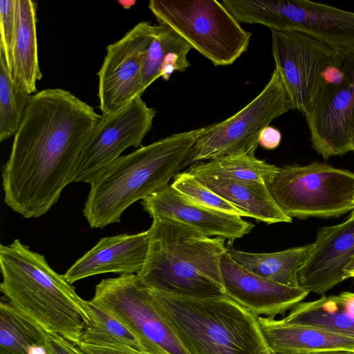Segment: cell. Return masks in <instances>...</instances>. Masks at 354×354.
<instances>
[{
    "label": "cell",
    "mask_w": 354,
    "mask_h": 354,
    "mask_svg": "<svg viewBox=\"0 0 354 354\" xmlns=\"http://www.w3.org/2000/svg\"><path fill=\"white\" fill-rule=\"evenodd\" d=\"M101 115L62 88L31 95L2 167L5 203L26 218L46 214L73 182Z\"/></svg>",
    "instance_id": "1"
},
{
    "label": "cell",
    "mask_w": 354,
    "mask_h": 354,
    "mask_svg": "<svg viewBox=\"0 0 354 354\" xmlns=\"http://www.w3.org/2000/svg\"><path fill=\"white\" fill-rule=\"evenodd\" d=\"M0 288L7 300L45 331L78 345L91 322L89 301L81 298L45 257L15 239L0 245Z\"/></svg>",
    "instance_id": "2"
},
{
    "label": "cell",
    "mask_w": 354,
    "mask_h": 354,
    "mask_svg": "<svg viewBox=\"0 0 354 354\" xmlns=\"http://www.w3.org/2000/svg\"><path fill=\"white\" fill-rule=\"evenodd\" d=\"M204 127L172 134L121 156L91 183L83 214L91 228L120 222L131 204L160 190L189 160Z\"/></svg>",
    "instance_id": "3"
},
{
    "label": "cell",
    "mask_w": 354,
    "mask_h": 354,
    "mask_svg": "<svg viewBox=\"0 0 354 354\" xmlns=\"http://www.w3.org/2000/svg\"><path fill=\"white\" fill-rule=\"evenodd\" d=\"M147 258L137 276L151 290L208 298L224 296L221 260L225 239L181 222L153 218Z\"/></svg>",
    "instance_id": "4"
},
{
    "label": "cell",
    "mask_w": 354,
    "mask_h": 354,
    "mask_svg": "<svg viewBox=\"0 0 354 354\" xmlns=\"http://www.w3.org/2000/svg\"><path fill=\"white\" fill-rule=\"evenodd\" d=\"M151 291L190 354H272L257 316L226 295Z\"/></svg>",
    "instance_id": "5"
},
{
    "label": "cell",
    "mask_w": 354,
    "mask_h": 354,
    "mask_svg": "<svg viewBox=\"0 0 354 354\" xmlns=\"http://www.w3.org/2000/svg\"><path fill=\"white\" fill-rule=\"evenodd\" d=\"M149 8L215 66L232 64L248 48L252 34L218 1L151 0Z\"/></svg>",
    "instance_id": "6"
},
{
    "label": "cell",
    "mask_w": 354,
    "mask_h": 354,
    "mask_svg": "<svg viewBox=\"0 0 354 354\" xmlns=\"http://www.w3.org/2000/svg\"><path fill=\"white\" fill-rule=\"evenodd\" d=\"M268 187L292 218L335 217L354 209V173L326 163L281 167Z\"/></svg>",
    "instance_id": "7"
},
{
    "label": "cell",
    "mask_w": 354,
    "mask_h": 354,
    "mask_svg": "<svg viewBox=\"0 0 354 354\" xmlns=\"http://www.w3.org/2000/svg\"><path fill=\"white\" fill-rule=\"evenodd\" d=\"M239 23L305 33L332 47H354V12L307 0H223Z\"/></svg>",
    "instance_id": "8"
},
{
    "label": "cell",
    "mask_w": 354,
    "mask_h": 354,
    "mask_svg": "<svg viewBox=\"0 0 354 354\" xmlns=\"http://www.w3.org/2000/svg\"><path fill=\"white\" fill-rule=\"evenodd\" d=\"M290 109L292 101L276 68L263 89L249 104L225 120L204 127L189 163L227 156H254L262 131Z\"/></svg>",
    "instance_id": "9"
},
{
    "label": "cell",
    "mask_w": 354,
    "mask_h": 354,
    "mask_svg": "<svg viewBox=\"0 0 354 354\" xmlns=\"http://www.w3.org/2000/svg\"><path fill=\"white\" fill-rule=\"evenodd\" d=\"M118 320L151 354H190L136 274L103 279L90 301Z\"/></svg>",
    "instance_id": "10"
},
{
    "label": "cell",
    "mask_w": 354,
    "mask_h": 354,
    "mask_svg": "<svg viewBox=\"0 0 354 354\" xmlns=\"http://www.w3.org/2000/svg\"><path fill=\"white\" fill-rule=\"evenodd\" d=\"M156 113L140 96L113 113L102 115L80 156L72 183L91 185L125 149L142 147Z\"/></svg>",
    "instance_id": "11"
},
{
    "label": "cell",
    "mask_w": 354,
    "mask_h": 354,
    "mask_svg": "<svg viewBox=\"0 0 354 354\" xmlns=\"http://www.w3.org/2000/svg\"><path fill=\"white\" fill-rule=\"evenodd\" d=\"M271 32L275 68L290 94L294 109L305 116L322 86L324 71L337 55V49L301 32Z\"/></svg>",
    "instance_id": "12"
},
{
    "label": "cell",
    "mask_w": 354,
    "mask_h": 354,
    "mask_svg": "<svg viewBox=\"0 0 354 354\" xmlns=\"http://www.w3.org/2000/svg\"><path fill=\"white\" fill-rule=\"evenodd\" d=\"M342 52L344 79L323 83L305 115L312 146L324 159L351 151L354 135V47Z\"/></svg>",
    "instance_id": "13"
},
{
    "label": "cell",
    "mask_w": 354,
    "mask_h": 354,
    "mask_svg": "<svg viewBox=\"0 0 354 354\" xmlns=\"http://www.w3.org/2000/svg\"><path fill=\"white\" fill-rule=\"evenodd\" d=\"M156 29V25L141 21L106 47L97 73V97L102 115L113 113L142 95L143 56Z\"/></svg>",
    "instance_id": "14"
},
{
    "label": "cell",
    "mask_w": 354,
    "mask_h": 354,
    "mask_svg": "<svg viewBox=\"0 0 354 354\" xmlns=\"http://www.w3.org/2000/svg\"><path fill=\"white\" fill-rule=\"evenodd\" d=\"M313 245L298 272V286L324 295L354 271V214L340 224L320 228Z\"/></svg>",
    "instance_id": "15"
},
{
    "label": "cell",
    "mask_w": 354,
    "mask_h": 354,
    "mask_svg": "<svg viewBox=\"0 0 354 354\" xmlns=\"http://www.w3.org/2000/svg\"><path fill=\"white\" fill-rule=\"evenodd\" d=\"M221 273L225 295L257 316L283 315L310 292L258 276L239 266L227 252L221 260Z\"/></svg>",
    "instance_id": "16"
},
{
    "label": "cell",
    "mask_w": 354,
    "mask_h": 354,
    "mask_svg": "<svg viewBox=\"0 0 354 354\" xmlns=\"http://www.w3.org/2000/svg\"><path fill=\"white\" fill-rule=\"evenodd\" d=\"M141 204L152 218L173 219L207 236H220L228 239L230 243L250 233L254 227L239 216L196 204L169 184L142 199Z\"/></svg>",
    "instance_id": "17"
},
{
    "label": "cell",
    "mask_w": 354,
    "mask_h": 354,
    "mask_svg": "<svg viewBox=\"0 0 354 354\" xmlns=\"http://www.w3.org/2000/svg\"><path fill=\"white\" fill-rule=\"evenodd\" d=\"M149 244V231L102 238L63 274L71 283L109 272L137 274L142 268Z\"/></svg>",
    "instance_id": "18"
},
{
    "label": "cell",
    "mask_w": 354,
    "mask_h": 354,
    "mask_svg": "<svg viewBox=\"0 0 354 354\" xmlns=\"http://www.w3.org/2000/svg\"><path fill=\"white\" fill-rule=\"evenodd\" d=\"M272 354H295L325 350L354 352V338L330 330L257 316Z\"/></svg>",
    "instance_id": "19"
},
{
    "label": "cell",
    "mask_w": 354,
    "mask_h": 354,
    "mask_svg": "<svg viewBox=\"0 0 354 354\" xmlns=\"http://www.w3.org/2000/svg\"><path fill=\"white\" fill-rule=\"evenodd\" d=\"M194 175V174H193ZM221 198L244 212L248 217L272 224L291 223L273 199L268 187L263 183L247 182L202 174L194 175Z\"/></svg>",
    "instance_id": "20"
},
{
    "label": "cell",
    "mask_w": 354,
    "mask_h": 354,
    "mask_svg": "<svg viewBox=\"0 0 354 354\" xmlns=\"http://www.w3.org/2000/svg\"><path fill=\"white\" fill-rule=\"evenodd\" d=\"M16 1L17 30L10 73L15 83L31 95L42 77L38 58L36 4L31 0Z\"/></svg>",
    "instance_id": "21"
},
{
    "label": "cell",
    "mask_w": 354,
    "mask_h": 354,
    "mask_svg": "<svg viewBox=\"0 0 354 354\" xmlns=\"http://www.w3.org/2000/svg\"><path fill=\"white\" fill-rule=\"evenodd\" d=\"M192 46L169 27L156 25L155 35L143 56L141 91L158 78L168 80L175 71L183 72L189 66L187 59Z\"/></svg>",
    "instance_id": "22"
},
{
    "label": "cell",
    "mask_w": 354,
    "mask_h": 354,
    "mask_svg": "<svg viewBox=\"0 0 354 354\" xmlns=\"http://www.w3.org/2000/svg\"><path fill=\"white\" fill-rule=\"evenodd\" d=\"M282 320L288 324L313 326L354 338V295L344 292L301 302Z\"/></svg>",
    "instance_id": "23"
},
{
    "label": "cell",
    "mask_w": 354,
    "mask_h": 354,
    "mask_svg": "<svg viewBox=\"0 0 354 354\" xmlns=\"http://www.w3.org/2000/svg\"><path fill=\"white\" fill-rule=\"evenodd\" d=\"M313 243L271 253H252L227 247V253L245 270L270 281L292 287L298 286L297 274L308 260Z\"/></svg>",
    "instance_id": "24"
},
{
    "label": "cell",
    "mask_w": 354,
    "mask_h": 354,
    "mask_svg": "<svg viewBox=\"0 0 354 354\" xmlns=\"http://www.w3.org/2000/svg\"><path fill=\"white\" fill-rule=\"evenodd\" d=\"M279 169L255 156H227L195 163L187 171L194 175L202 174L236 180L263 183L268 186Z\"/></svg>",
    "instance_id": "25"
},
{
    "label": "cell",
    "mask_w": 354,
    "mask_h": 354,
    "mask_svg": "<svg viewBox=\"0 0 354 354\" xmlns=\"http://www.w3.org/2000/svg\"><path fill=\"white\" fill-rule=\"evenodd\" d=\"M45 345L44 330L8 300L0 303V353L28 354Z\"/></svg>",
    "instance_id": "26"
},
{
    "label": "cell",
    "mask_w": 354,
    "mask_h": 354,
    "mask_svg": "<svg viewBox=\"0 0 354 354\" xmlns=\"http://www.w3.org/2000/svg\"><path fill=\"white\" fill-rule=\"evenodd\" d=\"M91 322L82 334L80 344L125 352H145L138 337L118 320L90 301Z\"/></svg>",
    "instance_id": "27"
},
{
    "label": "cell",
    "mask_w": 354,
    "mask_h": 354,
    "mask_svg": "<svg viewBox=\"0 0 354 354\" xmlns=\"http://www.w3.org/2000/svg\"><path fill=\"white\" fill-rule=\"evenodd\" d=\"M30 96L15 83L0 51V142L16 134Z\"/></svg>",
    "instance_id": "28"
},
{
    "label": "cell",
    "mask_w": 354,
    "mask_h": 354,
    "mask_svg": "<svg viewBox=\"0 0 354 354\" xmlns=\"http://www.w3.org/2000/svg\"><path fill=\"white\" fill-rule=\"evenodd\" d=\"M173 179L171 187L192 202L223 213L248 217L244 212L206 187L189 171L178 173Z\"/></svg>",
    "instance_id": "29"
},
{
    "label": "cell",
    "mask_w": 354,
    "mask_h": 354,
    "mask_svg": "<svg viewBox=\"0 0 354 354\" xmlns=\"http://www.w3.org/2000/svg\"><path fill=\"white\" fill-rule=\"evenodd\" d=\"M17 30V1H0V51L11 71L12 48Z\"/></svg>",
    "instance_id": "30"
},
{
    "label": "cell",
    "mask_w": 354,
    "mask_h": 354,
    "mask_svg": "<svg viewBox=\"0 0 354 354\" xmlns=\"http://www.w3.org/2000/svg\"><path fill=\"white\" fill-rule=\"evenodd\" d=\"M44 337L48 354H88L78 345L57 334L44 330Z\"/></svg>",
    "instance_id": "31"
},
{
    "label": "cell",
    "mask_w": 354,
    "mask_h": 354,
    "mask_svg": "<svg viewBox=\"0 0 354 354\" xmlns=\"http://www.w3.org/2000/svg\"><path fill=\"white\" fill-rule=\"evenodd\" d=\"M281 140V132L277 129L268 126L261 133L259 145L266 149L272 150L279 145Z\"/></svg>",
    "instance_id": "32"
},
{
    "label": "cell",
    "mask_w": 354,
    "mask_h": 354,
    "mask_svg": "<svg viewBox=\"0 0 354 354\" xmlns=\"http://www.w3.org/2000/svg\"><path fill=\"white\" fill-rule=\"evenodd\" d=\"M78 346L88 354H151L145 352L120 351L86 344H80Z\"/></svg>",
    "instance_id": "33"
},
{
    "label": "cell",
    "mask_w": 354,
    "mask_h": 354,
    "mask_svg": "<svg viewBox=\"0 0 354 354\" xmlns=\"http://www.w3.org/2000/svg\"><path fill=\"white\" fill-rule=\"evenodd\" d=\"M353 352L345 350H325L299 353L295 354H351Z\"/></svg>",
    "instance_id": "34"
},
{
    "label": "cell",
    "mask_w": 354,
    "mask_h": 354,
    "mask_svg": "<svg viewBox=\"0 0 354 354\" xmlns=\"http://www.w3.org/2000/svg\"><path fill=\"white\" fill-rule=\"evenodd\" d=\"M28 354H48V353L45 345H37L30 348L28 351Z\"/></svg>",
    "instance_id": "35"
},
{
    "label": "cell",
    "mask_w": 354,
    "mask_h": 354,
    "mask_svg": "<svg viewBox=\"0 0 354 354\" xmlns=\"http://www.w3.org/2000/svg\"><path fill=\"white\" fill-rule=\"evenodd\" d=\"M351 151H354V135L351 142Z\"/></svg>",
    "instance_id": "36"
},
{
    "label": "cell",
    "mask_w": 354,
    "mask_h": 354,
    "mask_svg": "<svg viewBox=\"0 0 354 354\" xmlns=\"http://www.w3.org/2000/svg\"><path fill=\"white\" fill-rule=\"evenodd\" d=\"M351 277H354V271L352 272Z\"/></svg>",
    "instance_id": "37"
},
{
    "label": "cell",
    "mask_w": 354,
    "mask_h": 354,
    "mask_svg": "<svg viewBox=\"0 0 354 354\" xmlns=\"http://www.w3.org/2000/svg\"><path fill=\"white\" fill-rule=\"evenodd\" d=\"M351 214H354V209L353 210V212Z\"/></svg>",
    "instance_id": "38"
},
{
    "label": "cell",
    "mask_w": 354,
    "mask_h": 354,
    "mask_svg": "<svg viewBox=\"0 0 354 354\" xmlns=\"http://www.w3.org/2000/svg\"><path fill=\"white\" fill-rule=\"evenodd\" d=\"M351 354H354V352H353Z\"/></svg>",
    "instance_id": "39"
},
{
    "label": "cell",
    "mask_w": 354,
    "mask_h": 354,
    "mask_svg": "<svg viewBox=\"0 0 354 354\" xmlns=\"http://www.w3.org/2000/svg\"><path fill=\"white\" fill-rule=\"evenodd\" d=\"M353 294L354 295V292H353Z\"/></svg>",
    "instance_id": "40"
}]
</instances>
